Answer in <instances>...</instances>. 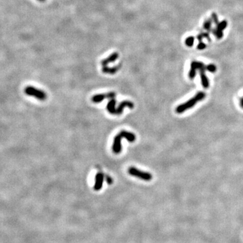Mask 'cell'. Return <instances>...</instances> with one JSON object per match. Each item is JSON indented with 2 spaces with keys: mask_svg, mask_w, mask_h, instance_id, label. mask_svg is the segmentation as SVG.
Wrapping results in <instances>:
<instances>
[{
  "mask_svg": "<svg viewBox=\"0 0 243 243\" xmlns=\"http://www.w3.org/2000/svg\"><path fill=\"white\" fill-rule=\"evenodd\" d=\"M213 33L215 35V36L217 37V38L219 39H222L223 37V31H220V30H217L216 29V30H213Z\"/></svg>",
  "mask_w": 243,
  "mask_h": 243,
  "instance_id": "2e32d148",
  "label": "cell"
},
{
  "mask_svg": "<svg viewBox=\"0 0 243 243\" xmlns=\"http://www.w3.org/2000/svg\"><path fill=\"white\" fill-rule=\"evenodd\" d=\"M25 93L29 96L35 97L40 101H45L47 99V94L40 89L35 88L34 86H28L25 89Z\"/></svg>",
  "mask_w": 243,
  "mask_h": 243,
  "instance_id": "3957f363",
  "label": "cell"
},
{
  "mask_svg": "<svg viewBox=\"0 0 243 243\" xmlns=\"http://www.w3.org/2000/svg\"><path fill=\"white\" fill-rule=\"evenodd\" d=\"M211 26H212V21H211V20H209V21H207L205 22L204 25H203V27H204L205 29L208 30H210Z\"/></svg>",
  "mask_w": 243,
  "mask_h": 243,
  "instance_id": "e0dca14e",
  "label": "cell"
},
{
  "mask_svg": "<svg viewBox=\"0 0 243 243\" xmlns=\"http://www.w3.org/2000/svg\"><path fill=\"white\" fill-rule=\"evenodd\" d=\"M205 47H206V45L205 44V43H203L202 41H201L197 46V49L199 50H203V49H204Z\"/></svg>",
  "mask_w": 243,
  "mask_h": 243,
  "instance_id": "ac0fdd59",
  "label": "cell"
},
{
  "mask_svg": "<svg viewBox=\"0 0 243 243\" xmlns=\"http://www.w3.org/2000/svg\"><path fill=\"white\" fill-rule=\"evenodd\" d=\"M212 18L213 19L214 21V22L216 23V25H218L219 24V21H218V18H217V14H216L215 13L212 14Z\"/></svg>",
  "mask_w": 243,
  "mask_h": 243,
  "instance_id": "d6986e66",
  "label": "cell"
},
{
  "mask_svg": "<svg viewBox=\"0 0 243 243\" xmlns=\"http://www.w3.org/2000/svg\"><path fill=\"white\" fill-rule=\"evenodd\" d=\"M194 41V38L193 37H189L186 39L185 41L186 45L188 47H192L193 45Z\"/></svg>",
  "mask_w": 243,
  "mask_h": 243,
  "instance_id": "5bb4252c",
  "label": "cell"
},
{
  "mask_svg": "<svg viewBox=\"0 0 243 243\" xmlns=\"http://www.w3.org/2000/svg\"><path fill=\"white\" fill-rule=\"evenodd\" d=\"M119 58V54L117 52H114L111 54L110 56L106 58L105 59H103L101 61L102 66H107L110 63H113L116 61V59Z\"/></svg>",
  "mask_w": 243,
  "mask_h": 243,
  "instance_id": "9c48e42d",
  "label": "cell"
},
{
  "mask_svg": "<svg viewBox=\"0 0 243 243\" xmlns=\"http://www.w3.org/2000/svg\"><path fill=\"white\" fill-rule=\"evenodd\" d=\"M227 25H228V22H227L226 21H222V22L219 23L218 25H217V30H220V31H223V30H224L226 29V26H227Z\"/></svg>",
  "mask_w": 243,
  "mask_h": 243,
  "instance_id": "4fadbf2b",
  "label": "cell"
},
{
  "mask_svg": "<svg viewBox=\"0 0 243 243\" xmlns=\"http://www.w3.org/2000/svg\"><path fill=\"white\" fill-rule=\"evenodd\" d=\"M128 172L131 176L138 178L139 179H141V180L145 181H150L152 180L153 178V176L149 172H144V171L138 170L137 168H134V167L129 168L128 170Z\"/></svg>",
  "mask_w": 243,
  "mask_h": 243,
  "instance_id": "277c9868",
  "label": "cell"
},
{
  "mask_svg": "<svg viewBox=\"0 0 243 243\" xmlns=\"http://www.w3.org/2000/svg\"><path fill=\"white\" fill-rule=\"evenodd\" d=\"M38 1H39V2H45V0H38Z\"/></svg>",
  "mask_w": 243,
  "mask_h": 243,
  "instance_id": "7402d4cb",
  "label": "cell"
},
{
  "mask_svg": "<svg viewBox=\"0 0 243 243\" xmlns=\"http://www.w3.org/2000/svg\"><path fill=\"white\" fill-rule=\"evenodd\" d=\"M240 105L241 106L242 108L243 109V97L241 99V101H240Z\"/></svg>",
  "mask_w": 243,
  "mask_h": 243,
  "instance_id": "44dd1931",
  "label": "cell"
},
{
  "mask_svg": "<svg viewBox=\"0 0 243 243\" xmlns=\"http://www.w3.org/2000/svg\"><path fill=\"white\" fill-rule=\"evenodd\" d=\"M115 103H116V101H115V99H111L109 101V103H107V110L111 114H114V115L116 114V108L115 107Z\"/></svg>",
  "mask_w": 243,
  "mask_h": 243,
  "instance_id": "7c38bea8",
  "label": "cell"
},
{
  "mask_svg": "<svg viewBox=\"0 0 243 243\" xmlns=\"http://www.w3.org/2000/svg\"><path fill=\"white\" fill-rule=\"evenodd\" d=\"M115 97V93L114 92H110L106 94H97L95 95L91 99V100L95 103H100L105 99H114Z\"/></svg>",
  "mask_w": 243,
  "mask_h": 243,
  "instance_id": "5b68a950",
  "label": "cell"
},
{
  "mask_svg": "<svg viewBox=\"0 0 243 243\" xmlns=\"http://www.w3.org/2000/svg\"><path fill=\"white\" fill-rule=\"evenodd\" d=\"M119 68H120V66H114V67L103 66L102 72H103V73H105V74H115V73L117 72L119 70Z\"/></svg>",
  "mask_w": 243,
  "mask_h": 243,
  "instance_id": "8fae6325",
  "label": "cell"
},
{
  "mask_svg": "<svg viewBox=\"0 0 243 243\" xmlns=\"http://www.w3.org/2000/svg\"><path fill=\"white\" fill-rule=\"evenodd\" d=\"M205 97H206V94L204 92H203V91L198 92L193 98L189 99V101H187L185 103H182V104L178 105L176 107V111L178 114H182L183 112H185V111H186V110L192 108L193 106H194L197 104V102L201 101L203 100V99H204Z\"/></svg>",
  "mask_w": 243,
  "mask_h": 243,
  "instance_id": "7a4b0ae2",
  "label": "cell"
},
{
  "mask_svg": "<svg viewBox=\"0 0 243 243\" xmlns=\"http://www.w3.org/2000/svg\"><path fill=\"white\" fill-rule=\"evenodd\" d=\"M134 105L132 101H123L119 103L118 107L116 108V114L115 115H120L122 114L123 110H124L126 107H129L130 109H133Z\"/></svg>",
  "mask_w": 243,
  "mask_h": 243,
  "instance_id": "ba28073f",
  "label": "cell"
},
{
  "mask_svg": "<svg viewBox=\"0 0 243 243\" xmlns=\"http://www.w3.org/2000/svg\"><path fill=\"white\" fill-rule=\"evenodd\" d=\"M197 70H199V73H200L203 86L205 89L208 88L209 86V79L207 77L205 74V71L208 70H207V66H205L203 63L196 61H194L191 63L190 70L189 73V77L190 79H193L195 77L196 72Z\"/></svg>",
  "mask_w": 243,
  "mask_h": 243,
  "instance_id": "6da1fadb",
  "label": "cell"
},
{
  "mask_svg": "<svg viewBox=\"0 0 243 243\" xmlns=\"http://www.w3.org/2000/svg\"><path fill=\"white\" fill-rule=\"evenodd\" d=\"M119 134H121L122 138H125L130 143H133L136 140V136L133 133L128 132V131L126 130H122Z\"/></svg>",
  "mask_w": 243,
  "mask_h": 243,
  "instance_id": "30bf717a",
  "label": "cell"
},
{
  "mask_svg": "<svg viewBox=\"0 0 243 243\" xmlns=\"http://www.w3.org/2000/svg\"><path fill=\"white\" fill-rule=\"evenodd\" d=\"M122 138L120 134H118L114 138L112 150L113 152L115 154L120 153L122 151Z\"/></svg>",
  "mask_w": 243,
  "mask_h": 243,
  "instance_id": "8992f818",
  "label": "cell"
},
{
  "mask_svg": "<svg viewBox=\"0 0 243 243\" xmlns=\"http://www.w3.org/2000/svg\"><path fill=\"white\" fill-rule=\"evenodd\" d=\"M207 70L210 72H215L217 70V68L214 64H209L207 66Z\"/></svg>",
  "mask_w": 243,
  "mask_h": 243,
  "instance_id": "9a60e30c",
  "label": "cell"
},
{
  "mask_svg": "<svg viewBox=\"0 0 243 243\" xmlns=\"http://www.w3.org/2000/svg\"><path fill=\"white\" fill-rule=\"evenodd\" d=\"M103 180H104V175L101 172H98L95 176V185L93 187L95 191H99L101 189Z\"/></svg>",
  "mask_w": 243,
  "mask_h": 243,
  "instance_id": "52a82bcc",
  "label": "cell"
},
{
  "mask_svg": "<svg viewBox=\"0 0 243 243\" xmlns=\"http://www.w3.org/2000/svg\"><path fill=\"white\" fill-rule=\"evenodd\" d=\"M203 37H204L203 34H200L199 35H198L197 39H198V40H199V41H202V39H203Z\"/></svg>",
  "mask_w": 243,
  "mask_h": 243,
  "instance_id": "ffe728a7",
  "label": "cell"
}]
</instances>
